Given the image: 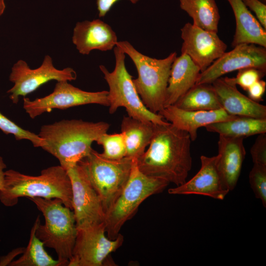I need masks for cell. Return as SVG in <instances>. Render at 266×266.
<instances>
[{"mask_svg":"<svg viewBox=\"0 0 266 266\" xmlns=\"http://www.w3.org/2000/svg\"><path fill=\"white\" fill-rule=\"evenodd\" d=\"M246 7L253 12L261 25L266 30V5L260 0H242Z\"/></svg>","mask_w":266,"mask_h":266,"instance_id":"obj_32","label":"cell"},{"mask_svg":"<svg viewBox=\"0 0 266 266\" xmlns=\"http://www.w3.org/2000/svg\"><path fill=\"white\" fill-rule=\"evenodd\" d=\"M210 132L234 138H243L266 133V118L236 116L227 121L209 124L205 127Z\"/></svg>","mask_w":266,"mask_h":266,"instance_id":"obj_23","label":"cell"},{"mask_svg":"<svg viewBox=\"0 0 266 266\" xmlns=\"http://www.w3.org/2000/svg\"><path fill=\"white\" fill-rule=\"evenodd\" d=\"M191 142L187 132L169 122L155 124L148 149L136 159L137 166L148 176L182 185L192 168Z\"/></svg>","mask_w":266,"mask_h":266,"instance_id":"obj_1","label":"cell"},{"mask_svg":"<svg viewBox=\"0 0 266 266\" xmlns=\"http://www.w3.org/2000/svg\"><path fill=\"white\" fill-rule=\"evenodd\" d=\"M0 130L5 134L13 135L17 140H30L34 147H42L45 141L38 134L25 130L9 119L0 112Z\"/></svg>","mask_w":266,"mask_h":266,"instance_id":"obj_28","label":"cell"},{"mask_svg":"<svg viewBox=\"0 0 266 266\" xmlns=\"http://www.w3.org/2000/svg\"><path fill=\"white\" fill-rule=\"evenodd\" d=\"M38 216L32 228L28 246L18 260L12 261L10 266H63L58 260L53 259L45 251L43 243L36 237L35 230L39 219Z\"/></svg>","mask_w":266,"mask_h":266,"instance_id":"obj_26","label":"cell"},{"mask_svg":"<svg viewBox=\"0 0 266 266\" xmlns=\"http://www.w3.org/2000/svg\"><path fill=\"white\" fill-rule=\"evenodd\" d=\"M266 71L255 67H247L238 70L235 77H223L228 83L236 86L239 85L244 90L248 88L257 81L261 79Z\"/></svg>","mask_w":266,"mask_h":266,"instance_id":"obj_30","label":"cell"},{"mask_svg":"<svg viewBox=\"0 0 266 266\" xmlns=\"http://www.w3.org/2000/svg\"><path fill=\"white\" fill-rule=\"evenodd\" d=\"M6 168V165L5 164L3 158L0 156V191H1L4 186L5 175L4 170Z\"/></svg>","mask_w":266,"mask_h":266,"instance_id":"obj_36","label":"cell"},{"mask_svg":"<svg viewBox=\"0 0 266 266\" xmlns=\"http://www.w3.org/2000/svg\"><path fill=\"white\" fill-rule=\"evenodd\" d=\"M247 67L266 71V48L248 43L233 47L201 72L196 84H211L226 73Z\"/></svg>","mask_w":266,"mask_h":266,"instance_id":"obj_13","label":"cell"},{"mask_svg":"<svg viewBox=\"0 0 266 266\" xmlns=\"http://www.w3.org/2000/svg\"><path fill=\"white\" fill-rule=\"evenodd\" d=\"M25 248H18L13 250L8 254L5 257H2L0 260V266H6L12 261L16 256L23 253Z\"/></svg>","mask_w":266,"mask_h":266,"instance_id":"obj_35","label":"cell"},{"mask_svg":"<svg viewBox=\"0 0 266 266\" xmlns=\"http://www.w3.org/2000/svg\"><path fill=\"white\" fill-rule=\"evenodd\" d=\"M101 145L103 151L101 155L111 160L121 159L127 156V150L124 135L122 133L102 134L96 141Z\"/></svg>","mask_w":266,"mask_h":266,"instance_id":"obj_27","label":"cell"},{"mask_svg":"<svg viewBox=\"0 0 266 266\" xmlns=\"http://www.w3.org/2000/svg\"><path fill=\"white\" fill-rule=\"evenodd\" d=\"M23 108L32 119L54 109H66L88 104L109 106L108 91L88 92L77 88L67 81H57L49 95L31 100L24 97Z\"/></svg>","mask_w":266,"mask_h":266,"instance_id":"obj_10","label":"cell"},{"mask_svg":"<svg viewBox=\"0 0 266 266\" xmlns=\"http://www.w3.org/2000/svg\"><path fill=\"white\" fill-rule=\"evenodd\" d=\"M254 164L266 166V134H259L250 150Z\"/></svg>","mask_w":266,"mask_h":266,"instance_id":"obj_31","label":"cell"},{"mask_svg":"<svg viewBox=\"0 0 266 266\" xmlns=\"http://www.w3.org/2000/svg\"><path fill=\"white\" fill-rule=\"evenodd\" d=\"M243 139L219 135L218 169L229 191L233 190L237 185L245 157Z\"/></svg>","mask_w":266,"mask_h":266,"instance_id":"obj_19","label":"cell"},{"mask_svg":"<svg viewBox=\"0 0 266 266\" xmlns=\"http://www.w3.org/2000/svg\"><path fill=\"white\" fill-rule=\"evenodd\" d=\"M72 189V205L77 228L104 223L105 212L81 160L67 170Z\"/></svg>","mask_w":266,"mask_h":266,"instance_id":"obj_12","label":"cell"},{"mask_svg":"<svg viewBox=\"0 0 266 266\" xmlns=\"http://www.w3.org/2000/svg\"><path fill=\"white\" fill-rule=\"evenodd\" d=\"M76 77V73L72 68H56L49 55H46L41 65L35 69L30 68L26 61L19 60L11 68L9 80L13 86L7 93L12 102L17 104L20 96L25 97L50 81H70Z\"/></svg>","mask_w":266,"mask_h":266,"instance_id":"obj_9","label":"cell"},{"mask_svg":"<svg viewBox=\"0 0 266 266\" xmlns=\"http://www.w3.org/2000/svg\"><path fill=\"white\" fill-rule=\"evenodd\" d=\"M5 7V0H0V17L4 13Z\"/></svg>","mask_w":266,"mask_h":266,"instance_id":"obj_37","label":"cell"},{"mask_svg":"<svg viewBox=\"0 0 266 266\" xmlns=\"http://www.w3.org/2000/svg\"><path fill=\"white\" fill-rule=\"evenodd\" d=\"M116 46L131 59L136 68L138 76L133 81L142 102L150 111L158 113L165 108L170 69L177 53L158 59L139 52L128 41H118Z\"/></svg>","mask_w":266,"mask_h":266,"instance_id":"obj_4","label":"cell"},{"mask_svg":"<svg viewBox=\"0 0 266 266\" xmlns=\"http://www.w3.org/2000/svg\"><path fill=\"white\" fill-rule=\"evenodd\" d=\"M180 31L183 41L181 54L189 56L200 72L226 52L227 45L216 33L204 30L189 22Z\"/></svg>","mask_w":266,"mask_h":266,"instance_id":"obj_14","label":"cell"},{"mask_svg":"<svg viewBox=\"0 0 266 266\" xmlns=\"http://www.w3.org/2000/svg\"><path fill=\"white\" fill-rule=\"evenodd\" d=\"M200 68L189 56L182 54L173 61L166 88L165 107L175 102L196 84Z\"/></svg>","mask_w":266,"mask_h":266,"instance_id":"obj_21","label":"cell"},{"mask_svg":"<svg viewBox=\"0 0 266 266\" xmlns=\"http://www.w3.org/2000/svg\"><path fill=\"white\" fill-rule=\"evenodd\" d=\"M120 0H96V4L100 18L104 17L110 10L112 6ZM131 3L135 4L140 0H128Z\"/></svg>","mask_w":266,"mask_h":266,"instance_id":"obj_34","label":"cell"},{"mask_svg":"<svg viewBox=\"0 0 266 266\" xmlns=\"http://www.w3.org/2000/svg\"><path fill=\"white\" fill-rule=\"evenodd\" d=\"M72 41L79 53L85 55L95 50H111L118 40L111 27L97 19L77 22L73 30Z\"/></svg>","mask_w":266,"mask_h":266,"instance_id":"obj_16","label":"cell"},{"mask_svg":"<svg viewBox=\"0 0 266 266\" xmlns=\"http://www.w3.org/2000/svg\"><path fill=\"white\" fill-rule=\"evenodd\" d=\"M186 110H213L222 108L212 84H195L173 104Z\"/></svg>","mask_w":266,"mask_h":266,"instance_id":"obj_25","label":"cell"},{"mask_svg":"<svg viewBox=\"0 0 266 266\" xmlns=\"http://www.w3.org/2000/svg\"><path fill=\"white\" fill-rule=\"evenodd\" d=\"M169 184L167 181L144 174L133 159L129 179L124 189L105 212L107 236L115 239L123 225L137 212L141 203L150 196L162 192Z\"/></svg>","mask_w":266,"mask_h":266,"instance_id":"obj_6","label":"cell"},{"mask_svg":"<svg viewBox=\"0 0 266 266\" xmlns=\"http://www.w3.org/2000/svg\"><path fill=\"white\" fill-rule=\"evenodd\" d=\"M158 114L175 127L187 132L193 141L197 139L200 128L237 116L228 114L223 108L192 111L184 110L174 105L165 107Z\"/></svg>","mask_w":266,"mask_h":266,"instance_id":"obj_17","label":"cell"},{"mask_svg":"<svg viewBox=\"0 0 266 266\" xmlns=\"http://www.w3.org/2000/svg\"><path fill=\"white\" fill-rule=\"evenodd\" d=\"M109 127L103 121L63 120L42 126L38 135L46 142L42 148L56 158L67 170L90 155L92 143Z\"/></svg>","mask_w":266,"mask_h":266,"instance_id":"obj_2","label":"cell"},{"mask_svg":"<svg viewBox=\"0 0 266 266\" xmlns=\"http://www.w3.org/2000/svg\"><path fill=\"white\" fill-rule=\"evenodd\" d=\"M81 161L106 212L126 185L133 159L125 157L119 160L108 159L93 149L90 155Z\"/></svg>","mask_w":266,"mask_h":266,"instance_id":"obj_8","label":"cell"},{"mask_svg":"<svg viewBox=\"0 0 266 266\" xmlns=\"http://www.w3.org/2000/svg\"><path fill=\"white\" fill-rule=\"evenodd\" d=\"M115 59L114 70L110 72L103 65L99 66L107 82L109 112L114 114L120 107H124L129 116L154 124L167 123L158 113L150 111L144 105L137 93L133 81V76L125 65V54L118 46L113 48Z\"/></svg>","mask_w":266,"mask_h":266,"instance_id":"obj_7","label":"cell"},{"mask_svg":"<svg viewBox=\"0 0 266 266\" xmlns=\"http://www.w3.org/2000/svg\"><path fill=\"white\" fill-rule=\"evenodd\" d=\"M250 186L257 199L266 206V166L254 164L249 174Z\"/></svg>","mask_w":266,"mask_h":266,"instance_id":"obj_29","label":"cell"},{"mask_svg":"<svg viewBox=\"0 0 266 266\" xmlns=\"http://www.w3.org/2000/svg\"><path fill=\"white\" fill-rule=\"evenodd\" d=\"M77 229L72 257L68 266H101L107 258L122 245L119 233L114 239L105 234L104 223Z\"/></svg>","mask_w":266,"mask_h":266,"instance_id":"obj_11","label":"cell"},{"mask_svg":"<svg viewBox=\"0 0 266 266\" xmlns=\"http://www.w3.org/2000/svg\"><path fill=\"white\" fill-rule=\"evenodd\" d=\"M0 201L5 206L15 205L21 197L59 199L72 210V189L67 171L60 165L43 169L38 176L24 174L13 169L4 172Z\"/></svg>","mask_w":266,"mask_h":266,"instance_id":"obj_3","label":"cell"},{"mask_svg":"<svg viewBox=\"0 0 266 266\" xmlns=\"http://www.w3.org/2000/svg\"><path fill=\"white\" fill-rule=\"evenodd\" d=\"M266 88V83L265 81L260 79L252 85L247 90L248 97L251 100L258 102L262 100Z\"/></svg>","mask_w":266,"mask_h":266,"instance_id":"obj_33","label":"cell"},{"mask_svg":"<svg viewBox=\"0 0 266 266\" xmlns=\"http://www.w3.org/2000/svg\"><path fill=\"white\" fill-rule=\"evenodd\" d=\"M226 0L232 7L235 20V30L232 46L233 47L240 44L248 43L266 48V30L242 0Z\"/></svg>","mask_w":266,"mask_h":266,"instance_id":"obj_20","label":"cell"},{"mask_svg":"<svg viewBox=\"0 0 266 266\" xmlns=\"http://www.w3.org/2000/svg\"><path fill=\"white\" fill-rule=\"evenodd\" d=\"M40 211L44 218L41 225L39 219L35 235L44 246L53 249L63 266H68L75 241L77 229L72 210L65 206L59 199L28 198Z\"/></svg>","mask_w":266,"mask_h":266,"instance_id":"obj_5","label":"cell"},{"mask_svg":"<svg viewBox=\"0 0 266 266\" xmlns=\"http://www.w3.org/2000/svg\"><path fill=\"white\" fill-rule=\"evenodd\" d=\"M199 171L188 181L168 190L172 195H198L223 200L229 191L221 177L218 166V155L200 157Z\"/></svg>","mask_w":266,"mask_h":266,"instance_id":"obj_15","label":"cell"},{"mask_svg":"<svg viewBox=\"0 0 266 266\" xmlns=\"http://www.w3.org/2000/svg\"><path fill=\"white\" fill-rule=\"evenodd\" d=\"M155 125L129 116L123 117L121 133L124 135L126 157L137 159L144 153L154 135Z\"/></svg>","mask_w":266,"mask_h":266,"instance_id":"obj_22","label":"cell"},{"mask_svg":"<svg viewBox=\"0 0 266 266\" xmlns=\"http://www.w3.org/2000/svg\"><path fill=\"white\" fill-rule=\"evenodd\" d=\"M180 8L193 20V24L204 30L218 33L220 19L215 0H179Z\"/></svg>","mask_w":266,"mask_h":266,"instance_id":"obj_24","label":"cell"},{"mask_svg":"<svg viewBox=\"0 0 266 266\" xmlns=\"http://www.w3.org/2000/svg\"></svg>","mask_w":266,"mask_h":266,"instance_id":"obj_38","label":"cell"},{"mask_svg":"<svg viewBox=\"0 0 266 266\" xmlns=\"http://www.w3.org/2000/svg\"><path fill=\"white\" fill-rule=\"evenodd\" d=\"M222 108L237 116L266 118V106L240 93L236 86L220 77L212 83Z\"/></svg>","mask_w":266,"mask_h":266,"instance_id":"obj_18","label":"cell"}]
</instances>
